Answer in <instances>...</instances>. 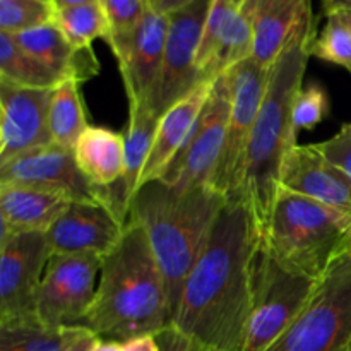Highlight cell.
I'll return each instance as SVG.
<instances>
[{"label": "cell", "mask_w": 351, "mask_h": 351, "mask_svg": "<svg viewBox=\"0 0 351 351\" xmlns=\"http://www.w3.org/2000/svg\"><path fill=\"white\" fill-rule=\"evenodd\" d=\"M261 240L263 233L245 202L226 201L185 280L171 324L218 351L242 350Z\"/></svg>", "instance_id": "6da1fadb"}, {"label": "cell", "mask_w": 351, "mask_h": 351, "mask_svg": "<svg viewBox=\"0 0 351 351\" xmlns=\"http://www.w3.org/2000/svg\"><path fill=\"white\" fill-rule=\"evenodd\" d=\"M173 321L170 293L143 226L129 219L120 242L103 256L98 288L82 328L103 341L154 336Z\"/></svg>", "instance_id": "7a4b0ae2"}, {"label": "cell", "mask_w": 351, "mask_h": 351, "mask_svg": "<svg viewBox=\"0 0 351 351\" xmlns=\"http://www.w3.org/2000/svg\"><path fill=\"white\" fill-rule=\"evenodd\" d=\"M317 19H308L291 38L278 60L271 65L266 95L259 108L239 195L232 201L245 202L264 235L280 194V177L290 151L297 146L293 103L304 86L305 69L317 38Z\"/></svg>", "instance_id": "3957f363"}, {"label": "cell", "mask_w": 351, "mask_h": 351, "mask_svg": "<svg viewBox=\"0 0 351 351\" xmlns=\"http://www.w3.org/2000/svg\"><path fill=\"white\" fill-rule=\"evenodd\" d=\"M225 202L211 185L178 189L163 180L143 184L130 201L129 219L146 232L167 280L173 314Z\"/></svg>", "instance_id": "277c9868"}, {"label": "cell", "mask_w": 351, "mask_h": 351, "mask_svg": "<svg viewBox=\"0 0 351 351\" xmlns=\"http://www.w3.org/2000/svg\"><path fill=\"white\" fill-rule=\"evenodd\" d=\"M263 240L281 266L321 281L351 249V219L314 199L281 189Z\"/></svg>", "instance_id": "5b68a950"}, {"label": "cell", "mask_w": 351, "mask_h": 351, "mask_svg": "<svg viewBox=\"0 0 351 351\" xmlns=\"http://www.w3.org/2000/svg\"><path fill=\"white\" fill-rule=\"evenodd\" d=\"M317 281L281 266L264 240L252 273V308L240 351H266L297 321L314 295Z\"/></svg>", "instance_id": "8992f818"}, {"label": "cell", "mask_w": 351, "mask_h": 351, "mask_svg": "<svg viewBox=\"0 0 351 351\" xmlns=\"http://www.w3.org/2000/svg\"><path fill=\"white\" fill-rule=\"evenodd\" d=\"M351 249L331 266L297 321L266 351H350Z\"/></svg>", "instance_id": "52a82bcc"}, {"label": "cell", "mask_w": 351, "mask_h": 351, "mask_svg": "<svg viewBox=\"0 0 351 351\" xmlns=\"http://www.w3.org/2000/svg\"><path fill=\"white\" fill-rule=\"evenodd\" d=\"M269 71L271 69L257 64L252 57L226 71L230 79L232 105L225 144L211 180V187L225 195L226 201H232L239 195L243 163L259 108L266 95Z\"/></svg>", "instance_id": "ba28073f"}, {"label": "cell", "mask_w": 351, "mask_h": 351, "mask_svg": "<svg viewBox=\"0 0 351 351\" xmlns=\"http://www.w3.org/2000/svg\"><path fill=\"white\" fill-rule=\"evenodd\" d=\"M211 2L213 0H194L168 14L163 65L149 101V108L158 119L199 84L206 82L197 69V53Z\"/></svg>", "instance_id": "9c48e42d"}, {"label": "cell", "mask_w": 351, "mask_h": 351, "mask_svg": "<svg viewBox=\"0 0 351 351\" xmlns=\"http://www.w3.org/2000/svg\"><path fill=\"white\" fill-rule=\"evenodd\" d=\"M50 257L41 232L0 239V326L40 321L36 302Z\"/></svg>", "instance_id": "30bf717a"}, {"label": "cell", "mask_w": 351, "mask_h": 351, "mask_svg": "<svg viewBox=\"0 0 351 351\" xmlns=\"http://www.w3.org/2000/svg\"><path fill=\"white\" fill-rule=\"evenodd\" d=\"M103 257L96 254L51 256L36 302L40 322L51 328L79 326L96 297Z\"/></svg>", "instance_id": "8fae6325"}, {"label": "cell", "mask_w": 351, "mask_h": 351, "mask_svg": "<svg viewBox=\"0 0 351 351\" xmlns=\"http://www.w3.org/2000/svg\"><path fill=\"white\" fill-rule=\"evenodd\" d=\"M230 105H232L230 79L228 74L223 72L215 79L211 95L199 115L191 139L160 180L178 189L211 185L225 144Z\"/></svg>", "instance_id": "7c38bea8"}, {"label": "cell", "mask_w": 351, "mask_h": 351, "mask_svg": "<svg viewBox=\"0 0 351 351\" xmlns=\"http://www.w3.org/2000/svg\"><path fill=\"white\" fill-rule=\"evenodd\" d=\"M0 184L26 185L62 195L72 202H106L103 189L88 180L74 149L48 144L0 165ZM110 206V204H108Z\"/></svg>", "instance_id": "4fadbf2b"}, {"label": "cell", "mask_w": 351, "mask_h": 351, "mask_svg": "<svg viewBox=\"0 0 351 351\" xmlns=\"http://www.w3.org/2000/svg\"><path fill=\"white\" fill-rule=\"evenodd\" d=\"M167 33L168 16L149 7L130 33L106 40L119 64L129 106L149 105L161 74Z\"/></svg>", "instance_id": "5bb4252c"}, {"label": "cell", "mask_w": 351, "mask_h": 351, "mask_svg": "<svg viewBox=\"0 0 351 351\" xmlns=\"http://www.w3.org/2000/svg\"><path fill=\"white\" fill-rule=\"evenodd\" d=\"M51 91L0 82V165L53 144L48 125Z\"/></svg>", "instance_id": "9a60e30c"}, {"label": "cell", "mask_w": 351, "mask_h": 351, "mask_svg": "<svg viewBox=\"0 0 351 351\" xmlns=\"http://www.w3.org/2000/svg\"><path fill=\"white\" fill-rule=\"evenodd\" d=\"M123 221L105 202H71L47 235L51 256L96 254L106 256L125 232Z\"/></svg>", "instance_id": "2e32d148"}, {"label": "cell", "mask_w": 351, "mask_h": 351, "mask_svg": "<svg viewBox=\"0 0 351 351\" xmlns=\"http://www.w3.org/2000/svg\"><path fill=\"white\" fill-rule=\"evenodd\" d=\"M280 189L314 199L351 219V178L314 144H297L290 151L281 170Z\"/></svg>", "instance_id": "e0dca14e"}, {"label": "cell", "mask_w": 351, "mask_h": 351, "mask_svg": "<svg viewBox=\"0 0 351 351\" xmlns=\"http://www.w3.org/2000/svg\"><path fill=\"white\" fill-rule=\"evenodd\" d=\"M215 81H206L199 84L185 98L175 103L167 113L160 119L154 136L153 146H151L149 156H147L146 167L141 175L139 187L146 182L160 180L167 168L173 163L197 123L199 115L208 101ZM137 187V189H139Z\"/></svg>", "instance_id": "ac0fdd59"}, {"label": "cell", "mask_w": 351, "mask_h": 351, "mask_svg": "<svg viewBox=\"0 0 351 351\" xmlns=\"http://www.w3.org/2000/svg\"><path fill=\"white\" fill-rule=\"evenodd\" d=\"M312 17V0H257L254 12V60L271 69L291 38Z\"/></svg>", "instance_id": "d6986e66"}, {"label": "cell", "mask_w": 351, "mask_h": 351, "mask_svg": "<svg viewBox=\"0 0 351 351\" xmlns=\"http://www.w3.org/2000/svg\"><path fill=\"white\" fill-rule=\"evenodd\" d=\"M71 202L40 189L0 184V239L17 233H47Z\"/></svg>", "instance_id": "ffe728a7"}, {"label": "cell", "mask_w": 351, "mask_h": 351, "mask_svg": "<svg viewBox=\"0 0 351 351\" xmlns=\"http://www.w3.org/2000/svg\"><path fill=\"white\" fill-rule=\"evenodd\" d=\"M12 36L21 48L60 75L64 81L74 79L82 84L99 74V62L93 48L79 50L72 47L55 21Z\"/></svg>", "instance_id": "44dd1931"}, {"label": "cell", "mask_w": 351, "mask_h": 351, "mask_svg": "<svg viewBox=\"0 0 351 351\" xmlns=\"http://www.w3.org/2000/svg\"><path fill=\"white\" fill-rule=\"evenodd\" d=\"M82 173L99 189L117 187L125 173V136L106 127L89 125L74 147Z\"/></svg>", "instance_id": "7402d4cb"}, {"label": "cell", "mask_w": 351, "mask_h": 351, "mask_svg": "<svg viewBox=\"0 0 351 351\" xmlns=\"http://www.w3.org/2000/svg\"><path fill=\"white\" fill-rule=\"evenodd\" d=\"M79 88L81 82L67 79L51 91L48 113L51 143L67 149H74L79 137L89 127Z\"/></svg>", "instance_id": "603a6c76"}, {"label": "cell", "mask_w": 351, "mask_h": 351, "mask_svg": "<svg viewBox=\"0 0 351 351\" xmlns=\"http://www.w3.org/2000/svg\"><path fill=\"white\" fill-rule=\"evenodd\" d=\"M0 82L21 88L53 89L64 79L21 48L12 34L0 33Z\"/></svg>", "instance_id": "cb8c5ba5"}, {"label": "cell", "mask_w": 351, "mask_h": 351, "mask_svg": "<svg viewBox=\"0 0 351 351\" xmlns=\"http://www.w3.org/2000/svg\"><path fill=\"white\" fill-rule=\"evenodd\" d=\"M55 24L72 47L79 50L91 48V43L98 38L106 41L110 36L108 19L98 0L82 5L60 7L55 10Z\"/></svg>", "instance_id": "d4e9b609"}, {"label": "cell", "mask_w": 351, "mask_h": 351, "mask_svg": "<svg viewBox=\"0 0 351 351\" xmlns=\"http://www.w3.org/2000/svg\"><path fill=\"white\" fill-rule=\"evenodd\" d=\"M71 326L51 328L40 321L0 326V351H60Z\"/></svg>", "instance_id": "484cf974"}, {"label": "cell", "mask_w": 351, "mask_h": 351, "mask_svg": "<svg viewBox=\"0 0 351 351\" xmlns=\"http://www.w3.org/2000/svg\"><path fill=\"white\" fill-rule=\"evenodd\" d=\"M312 57L339 65L351 74V27L341 14L326 16V24L312 45Z\"/></svg>", "instance_id": "4316f807"}, {"label": "cell", "mask_w": 351, "mask_h": 351, "mask_svg": "<svg viewBox=\"0 0 351 351\" xmlns=\"http://www.w3.org/2000/svg\"><path fill=\"white\" fill-rule=\"evenodd\" d=\"M57 7L45 0H0V33L23 31L53 23Z\"/></svg>", "instance_id": "83f0119b"}, {"label": "cell", "mask_w": 351, "mask_h": 351, "mask_svg": "<svg viewBox=\"0 0 351 351\" xmlns=\"http://www.w3.org/2000/svg\"><path fill=\"white\" fill-rule=\"evenodd\" d=\"M328 91L317 82L302 86L293 103V122L297 130H312L329 115Z\"/></svg>", "instance_id": "f1b7e54d"}, {"label": "cell", "mask_w": 351, "mask_h": 351, "mask_svg": "<svg viewBox=\"0 0 351 351\" xmlns=\"http://www.w3.org/2000/svg\"><path fill=\"white\" fill-rule=\"evenodd\" d=\"M110 24V36L130 33L149 10L147 0H98Z\"/></svg>", "instance_id": "f546056e"}, {"label": "cell", "mask_w": 351, "mask_h": 351, "mask_svg": "<svg viewBox=\"0 0 351 351\" xmlns=\"http://www.w3.org/2000/svg\"><path fill=\"white\" fill-rule=\"evenodd\" d=\"M319 153L324 154L335 167L351 178V122L345 123L331 139L314 144Z\"/></svg>", "instance_id": "4dcf8cb0"}, {"label": "cell", "mask_w": 351, "mask_h": 351, "mask_svg": "<svg viewBox=\"0 0 351 351\" xmlns=\"http://www.w3.org/2000/svg\"><path fill=\"white\" fill-rule=\"evenodd\" d=\"M154 338H156L161 351H218L204 345V343L197 341V339L191 338L189 335L182 332L180 329L175 328L173 324L154 335Z\"/></svg>", "instance_id": "1f68e13d"}, {"label": "cell", "mask_w": 351, "mask_h": 351, "mask_svg": "<svg viewBox=\"0 0 351 351\" xmlns=\"http://www.w3.org/2000/svg\"><path fill=\"white\" fill-rule=\"evenodd\" d=\"M99 343H101V338L91 329L82 328V326H71L67 341L60 351H95Z\"/></svg>", "instance_id": "d6a6232c"}, {"label": "cell", "mask_w": 351, "mask_h": 351, "mask_svg": "<svg viewBox=\"0 0 351 351\" xmlns=\"http://www.w3.org/2000/svg\"><path fill=\"white\" fill-rule=\"evenodd\" d=\"M95 351H161L154 336H141L129 341H103Z\"/></svg>", "instance_id": "836d02e7"}, {"label": "cell", "mask_w": 351, "mask_h": 351, "mask_svg": "<svg viewBox=\"0 0 351 351\" xmlns=\"http://www.w3.org/2000/svg\"><path fill=\"white\" fill-rule=\"evenodd\" d=\"M147 2H149L151 9L163 14V16H168V14L175 12V10L192 3L194 0H147Z\"/></svg>", "instance_id": "e575fe53"}, {"label": "cell", "mask_w": 351, "mask_h": 351, "mask_svg": "<svg viewBox=\"0 0 351 351\" xmlns=\"http://www.w3.org/2000/svg\"><path fill=\"white\" fill-rule=\"evenodd\" d=\"M322 10L326 16L338 12H351V0H322Z\"/></svg>", "instance_id": "d590c367"}, {"label": "cell", "mask_w": 351, "mask_h": 351, "mask_svg": "<svg viewBox=\"0 0 351 351\" xmlns=\"http://www.w3.org/2000/svg\"><path fill=\"white\" fill-rule=\"evenodd\" d=\"M96 0H55V7L60 9V7H72V5H82V3H91Z\"/></svg>", "instance_id": "8d00e7d4"}, {"label": "cell", "mask_w": 351, "mask_h": 351, "mask_svg": "<svg viewBox=\"0 0 351 351\" xmlns=\"http://www.w3.org/2000/svg\"><path fill=\"white\" fill-rule=\"evenodd\" d=\"M338 14H341V16L345 17V21L348 23V26L351 27V12H338Z\"/></svg>", "instance_id": "74e56055"}, {"label": "cell", "mask_w": 351, "mask_h": 351, "mask_svg": "<svg viewBox=\"0 0 351 351\" xmlns=\"http://www.w3.org/2000/svg\"><path fill=\"white\" fill-rule=\"evenodd\" d=\"M45 2H50V3H53V5H55V0H45Z\"/></svg>", "instance_id": "f35d334b"}, {"label": "cell", "mask_w": 351, "mask_h": 351, "mask_svg": "<svg viewBox=\"0 0 351 351\" xmlns=\"http://www.w3.org/2000/svg\"><path fill=\"white\" fill-rule=\"evenodd\" d=\"M350 351H351V348H350Z\"/></svg>", "instance_id": "ab89813d"}]
</instances>
